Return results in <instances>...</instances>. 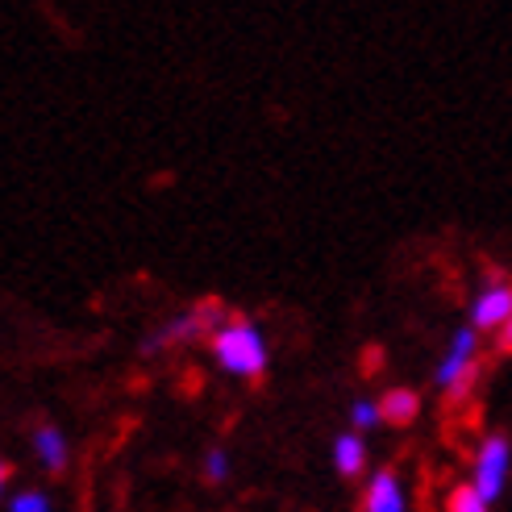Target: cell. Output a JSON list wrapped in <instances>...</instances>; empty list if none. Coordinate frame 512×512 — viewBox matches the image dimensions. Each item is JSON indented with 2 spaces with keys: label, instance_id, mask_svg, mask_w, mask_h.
Returning <instances> with one entry per match:
<instances>
[{
  "label": "cell",
  "instance_id": "cell-10",
  "mask_svg": "<svg viewBox=\"0 0 512 512\" xmlns=\"http://www.w3.org/2000/svg\"><path fill=\"white\" fill-rule=\"evenodd\" d=\"M446 508H450V512H488L492 500L483 496V492L475 488V479H471V483H458V488H450Z\"/></svg>",
  "mask_w": 512,
  "mask_h": 512
},
{
  "label": "cell",
  "instance_id": "cell-1",
  "mask_svg": "<svg viewBox=\"0 0 512 512\" xmlns=\"http://www.w3.org/2000/svg\"><path fill=\"white\" fill-rule=\"evenodd\" d=\"M213 358L221 363V371L238 375V379H259L271 363L267 338L254 321H225L213 334Z\"/></svg>",
  "mask_w": 512,
  "mask_h": 512
},
{
  "label": "cell",
  "instance_id": "cell-8",
  "mask_svg": "<svg viewBox=\"0 0 512 512\" xmlns=\"http://www.w3.org/2000/svg\"><path fill=\"white\" fill-rule=\"evenodd\" d=\"M34 450H38V458H42V467L46 471H67V438H63V433L55 429V425H42L38 433H34Z\"/></svg>",
  "mask_w": 512,
  "mask_h": 512
},
{
  "label": "cell",
  "instance_id": "cell-3",
  "mask_svg": "<svg viewBox=\"0 0 512 512\" xmlns=\"http://www.w3.org/2000/svg\"><path fill=\"white\" fill-rule=\"evenodd\" d=\"M508 471H512V446H508V438L504 433H492V438H483V446L475 450V488L488 496L492 504L500 500V492H504V479H508Z\"/></svg>",
  "mask_w": 512,
  "mask_h": 512
},
{
  "label": "cell",
  "instance_id": "cell-7",
  "mask_svg": "<svg viewBox=\"0 0 512 512\" xmlns=\"http://www.w3.org/2000/svg\"><path fill=\"white\" fill-rule=\"evenodd\" d=\"M334 467L346 479H354L358 471L367 467V446H363V438H358V429L354 433H338L334 438Z\"/></svg>",
  "mask_w": 512,
  "mask_h": 512
},
{
  "label": "cell",
  "instance_id": "cell-13",
  "mask_svg": "<svg viewBox=\"0 0 512 512\" xmlns=\"http://www.w3.org/2000/svg\"><path fill=\"white\" fill-rule=\"evenodd\" d=\"M204 479H209V483H225L229 479V454L225 450L204 454Z\"/></svg>",
  "mask_w": 512,
  "mask_h": 512
},
{
  "label": "cell",
  "instance_id": "cell-9",
  "mask_svg": "<svg viewBox=\"0 0 512 512\" xmlns=\"http://www.w3.org/2000/svg\"><path fill=\"white\" fill-rule=\"evenodd\" d=\"M379 404H383V417H388V425H400V429H404V425H413L417 413H421L417 392H408V388H392Z\"/></svg>",
  "mask_w": 512,
  "mask_h": 512
},
{
  "label": "cell",
  "instance_id": "cell-2",
  "mask_svg": "<svg viewBox=\"0 0 512 512\" xmlns=\"http://www.w3.org/2000/svg\"><path fill=\"white\" fill-rule=\"evenodd\" d=\"M479 325H463L454 334V342H450V350L442 354V363H438V371H433V383L450 396V400H458L463 404L467 396H471V388H475V379H479V363H475V346H479Z\"/></svg>",
  "mask_w": 512,
  "mask_h": 512
},
{
  "label": "cell",
  "instance_id": "cell-11",
  "mask_svg": "<svg viewBox=\"0 0 512 512\" xmlns=\"http://www.w3.org/2000/svg\"><path fill=\"white\" fill-rule=\"evenodd\" d=\"M388 417H383V404H375V400H354V408H350V425L358 429V433H367V429H375V425H383Z\"/></svg>",
  "mask_w": 512,
  "mask_h": 512
},
{
  "label": "cell",
  "instance_id": "cell-5",
  "mask_svg": "<svg viewBox=\"0 0 512 512\" xmlns=\"http://www.w3.org/2000/svg\"><path fill=\"white\" fill-rule=\"evenodd\" d=\"M192 338H209V329H204L200 313H184V317H171L167 325H159L155 334L142 342V354H159L163 346H175V342H192Z\"/></svg>",
  "mask_w": 512,
  "mask_h": 512
},
{
  "label": "cell",
  "instance_id": "cell-14",
  "mask_svg": "<svg viewBox=\"0 0 512 512\" xmlns=\"http://www.w3.org/2000/svg\"><path fill=\"white\" fill-rule=\"evenodd\" d=\"M496 346H500L504 354H512V317L500 325V342H496Z\"/></svg>",
  "mask_w": 512,
  "mask_h": 512
},
{
  "label": "cell",
  "instance_id": "cell-6",
  "mask_svg": "<svg viewBox=\"0 0 512 512\" xmlns=\"http://www.w3.org/2000/svg\"><path fill=\"white\" fill-rule=\"evenodd\" d=\"M363 508L367 512H404L408 508V496L400 488V479L392 471H375L367 492H363Z\"/></svg>",
  "mask_w": 512,
  "mask_h": 512
},
{
  "label": "cell",
  "instance_id": "cell-12",
  "mask_svg": "<svg viewBox=\"0 0 512 512\" xmlns=\"http://www.w3.org/2000/svg\"><path fill=\"white\" fill-rule=\"evenodd\" d=\"M5 508L9 512H50L55 504H50L46 492H13V496H5Z\"/></svg>",
  "mask_w": 512,
  "mask_h": 512
},
{
  "label": "cell",
  "instance_id": "cell-4",
  "mask_svg": "<svg viewBox=\"0 0 512 512\" xmlns=\"http://www.w3.org/2000/svg\"><path fill=\"white\" fill-rule=\"evenodd\" d=\"M508 317H512V284H488L471 304V325H479V334L483 329H500Z\"/></svg>",
  "mask_w": 512,
  "mask_h": 512
}]
</instances>
